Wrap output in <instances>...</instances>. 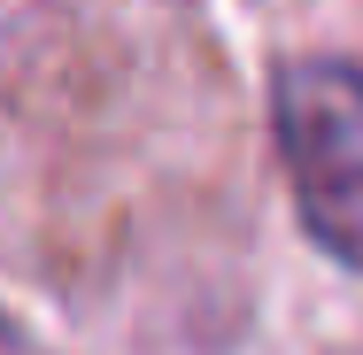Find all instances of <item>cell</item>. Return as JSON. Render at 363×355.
I'll list each match as a JSON object with an SVG mask.
<instances>
[{"mask_svg": "<svg viewBox=\"0 0 363 355\" xmlns=\"http://www.w3.org/2000/svg\"><path fill=\"white\" fill-rule=\"evenodd\" d=\"M0 355H39V348H31V340H23V332H16L8 317H0Z\"/></svg>", "mask_w": 363, "mask_h": 355, "instance_id": "2", "label": "cell"}, {"mask_svg": "<svg viewBox=\"0 0 363 355\" xmlns=\"http://www.w3.org/2000/svg\"><path fill=\"white\" fill-rule=\"evenodd\" d=\"M271 124H279V154L309 240L348 271H363V70L333 55L286 62Z\"/></svg>", "mask_w": 363, "mask_h": 355, "instance_id": "1", "label": "cell"}]
</instances>
